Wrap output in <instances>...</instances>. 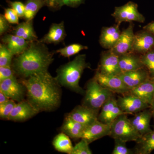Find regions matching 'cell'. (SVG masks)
Instances as JSON below:
<instances>
[{"label": "cell", "mask_w": 154, "mask_h": 154, "mask_svg": "<svg viewBox=\"0 0 154 154\" xmlns=\"http://www.w3.org/2000/svg\"><path fill=\"white\" fill-rule=\"evenodd\" d=\"M149 109L151 110V112L152 117L153 118L154 121V98L153 99L150 105Z\"/></svg>", "instance_id": "43"}, {"label": "cell", "mask_w": 154, "mask_h": 154, "mask_svg": "<svg viewBox=\"0 0 154 154\" xmlns=\"http://www.w3.org/2000/svg\"><path fill=\"white\" fill-rule=\"evenodd\" d=\"M85 0H64V5L71 8H77L85 3Z\"/></svg>", "instance_id": "40"}, {"label": "cell", "mask_w": 154, "mask_h": 154, "mask_svg": "<svg viewBox=\"0 0 154 154\" xmlns=\"http://www.w3.org/2000/svg\"><path fill=\"white\" fill-rule=\"evenodd\" d=\"M118 76L130 90L150 79L148 71L145 67L121 73Z\"/></svg>", "instance_id": "17"}, {"label": "cell", "mask_w": 154, "mask_h": 154, "mask_svg": "<svg viewBox=\"0 0 154 154\" xmlns=\"http://www.w3.org/2000/svg\"><path fill=\"white\" fill-rule=\"evenodd\" d=\"M16 103L14 100L10 99L8 102L0 105V117L2 119H8L9 116Z\"/></svg>", "instance_id": "33"}, {"label": "cell", "mask_w": 154, "mask_h": 154, "mask_svg": "<svg viewBox=\"0 0 154 154\" xmlns=\"http://www.w3.org/2000/svg\"><path fill=\"white\" fill-rule=\"evenodd\" d=\"M52 144L54 149L60 152L71 154L73 149L70 137L62 132L56 136Z\"/></svg>", "instance_id": "27"}, {"label": "cell", "mask_w": 154, "mask_h": 154, "mask_svg": "<svg viewBox=\"0 0 154 154\" xmlns=\"http://www.w3.org/2000/svg\"><path fill=\"white\" fill-rule=\"evenodd\" d=\"M110 125L105 124L99 120L86 127L81 139L89 144L106 136H110Z\"/></svg>", "instance_id": "13"}, {"label": "cell", "mask_w": 154, "mask_h": 154, "mask_svg": "<svg viewBox=\"0 0 154 154\" xmlns=\"http://www.w3.org/2000/svg\"><path fill=\"white\" fill-rule=\"evenodd\" d=\"M45 6L51 9H60L64 5V0H45Z\"/></svg>", "instance_id": "38"}, {"label": "cell", "mask_w": 154, "mask_h": 154, "mask_svg": "<svg viewBox=\"0 0 154 154\" xmlns=\"http://www.w3.org/2000/svg\"><path fill=\"white\" fill-rule=\"evenodd\" d=\"M130 93L150 105L154 98V82L149 79L131 89Z\"/></svg>", "instance_id": "23"}, {"label": "cell", "mask_w": 154, "mask_h": 154, "mask_svg": "<svg viewBox=\"0 0 154 154\" xmlns=\"http://www.w3.org/2000/svg\"><path fill=\"white\" fill-rule=\"evenodd\" d=\"M89 67L85 54H80L71 61L60 67L57 70L56 79L61 87L77 94H85V91L79 84L83 72Z\"/></svg>", "instance_id": "3"}, {"label": "cell", "mask_w": 154, "mask_h": 154, "mask_svg": "<svg viewBox=\"0 0 154 154\" xmlns=\"http://www.w3.org/2000/svg\"><path fill=\"white\" fill-rule=\"evenodd\" d=\"M112 16L116 22L120 24L122 22H137L143 23L145 18L138 10L137 4L129 2L124 5L115 8Z\"/></svg>", "instance_id": "6"}, {"label": "cell", "mask_w": 154, "mask_h": 154, "mask_svg": "<svg viewBox=\"0 0 154 154\" xmlns=\"http://www.w3.org/2000/svg\"><path fill=\"white\" fill-rule=\"evenodd\" d=\"M2 40L14 55H18L24 52L30 42L14 34H7L3 36Z\"/></svg>", "instance_id": "20"}, {"label": "cell", "mask_w": 154, "mask_h": 154, "mask_svg": "<svg viewBox=\"0 0 154 154\" xmlns=\"http://www.w3.org/2000/svg\"><path fill=\"white\" fill-rule=\"evenodd\" d=\"M24 18L27 21L33 20L38 11L45 6V0H27L25 4Z\"/></svg>", "instance_id": "28"}, {"label": "cell", "mask_w": 154, "mask_h": 154, "mask_svg": "<svg viewBox=\"0 0 154 154\" xmlns=\"http://www.w3.org/2000/svg\"><path fill=\"white\" fill-rule=\"evenodd\" d=\"M38 113L29 102L22 101L16 104L8 120L15 122L25 121Z\"/></svg>", "instance_id": "15"}, {"label": "cell", "mask_w": 154, "mask_h": 154, "mask_svg": "<svg viewBox=\"0 0 154 154\" xmlns=\"http://www.w3.org/2000/svg\"><path fill=\"white\" fill-rule=\"evenodd\" d=\"M134 149L135 154H150L154 150V130L142 136L136 142Z\"/></svg>", "instance_id": "26"}, {"label": "cell", "mask_w": 154, "mask_h": 154, "mask_svg": "<svg viewBox=\"0 0 154 154\" xmlns=\"http://www.w3.org/2000/svg\"><path fill=\"white\" fill-rule=\"evenodd\" d=\"M116 101L119 108L127 115L135 114L150 107L148 103L130 93L118 96Z\"/></svg>", "instance_id": "7"}, {"label": "cell", "mask_w": 154, "mask_h": 154, "mask_svg": "<svg viewBox=\"0 0 154 154\" xmlns=\"http://www.w3.org/2000/svg\"><path fill=\"white\" fill-rule=\"evenodd\" d=\"M127 115L119 116L112 122L110 136L114 139H119L126 142H137L141 136L133 126Z\"/></svg>", "instance_id": "5"}, {"label": "cell", "mask_w": 154, "mask_h": 154, "mask_svg": "<svg viewBox=\"0 0 154 154\" xmlns=\"http://www.w3.org/2000/svg\"><path fill=\"white\" fill-rule=\"evenodd\" d=\"M10 99H9L8 96L3 94L2 92H0V105L5 103Z\"/></svg>", "instance_id": "42"}, {"label": "cell", "mask_w": 154, "mask_h": 154, "mask_svg": "<svg viewBox=\"0 0 154 154\" xmlns=\"http://www.w3.org/2000/svg\"><path fill=\"white\" fill-rule=\"evenodd\" d=\"M143 29L150 32L154 35V22H151L146 25L143 27Z\"/></svg>", "instance_id": "41"}, {"label": "cell", "mask_w": 154, "mask_h": 154, "mask_svg": "<svg viewBox=\"0 0 154 154\" xmlns=\"http://www.w3.org/2000/svg\"><path fill=\"white\" fill-rule=\"evenodd\" d=\"M154 49V35L144 30L135 35L131 52L143 54Z\"/></svg>", "instance_id": "16"}, {"label": "cell", "mask_w": 154, "mask_h": 154, "mask_svg": "<svg viewBox=\"0 0 154 154\" xmlns=\"http://www.w3.org/2000/svg\"><path fill=\"white\" fill-rule=\"evenodd\" d=\"M89 143L83 139L73 147L71 154H92V152L89 148Z\"/></svg>", "instance_id": "34"}, {"label": "cell", "mask_w": 154, "mask_h": 154, "mask_svg": "<svg viewBox=\"0 0 154 154\" xmlns=\"http://www.w3.org/2000/svg\"><path fill=\"white\" fill-rule=\"evenodd\" d=\"M7 2L12 9H14L19 17H24L25 5L20 2H11L7 0Z\"/></svg>", "instance_id": "35"}, {"label": "cell", "mask_w": 154, "mask_h": 154, "mask_svg": "<svg viewBox=\"0 0 154 154\" xmlns=\"http://www.w3.org/2000/svg\"><path fill=\"white\" fill-rule=\"evenodd\" d=\"M119 67L121 73L136 70L145 67L140 56L133 52H129L119 56Z\"/></svg>", "instance_id": "21"}, {"label": "cell", "mask_w": 154, "mask_h": 154, "mask_svg": "<svg viewBox=\"0 0 154 154\" xmlns=\"http://www.w3.org/2000/svg\"><path fill=\"white\" fill-rule=\"evenodd\" d=\"M150 80L154 82V76L150 78Z\"/></svg>", "instance_id": "44"}, {"label": "cell", "mask_w": 154, "mask_h": 154, "mask_svg": "<svg viewBox=\"0 0 154 154\" xmlns=\"http://www.w3.org/2000/svg\"><path fill=\"white\" fill-rule=\"evenodd\" d=\"M126 114L121 110L113 96L107 100L101 108L98 120L105 124L111 125L116 119L122 114Z\"/></svg>", "instance_id": "12"}, {"label": "cell", "mask_w": 154, "mask_h": 154, "mask_svg": "<svg viewBox=\"0 0 154 154\" xmlns=\"http://www.w3.org/2000/svg\"><path fill=\"white\" fill-rule=\"evenodd\" d=\"M115 145L112 154H133L134 150L128 149L126 146V142L119 139H114Z\"/></svg>", "instance_id": "32"}, {"label": "cell", "mask_w": 154, "mask_h": 154, "mask_svg": "<svg viewBox=\"0 0 154 154\" xmlns=\"http://www.w3.org/2000/svg\"><path fill=\"white\" fill-rule=\"evenodd\" d=\"M120 24L110 27H103L101 30L99 43L105 49H112L117 43L121 32L119 28Z\"/></svg>", "instance_id": "19"}, {"label": "cell", "mask_w": 154, "mask_h": 154, "mask_svg": "<svg viewBox=\"0 0 154 154\" xmlns=\"http://www.w3.org/2000/svg\"><path fill=\"white\" fill-rule=\"evenodd\" d=\"M53 55L44 43L37 40L30 42L28 48L14 59V71L24 79L48 71L54 60Z\"/></svg>", "instance_id": "2"}, {"label": "cell", "mask_w": 154, "mask_h": 154, "mask_svg": "<svg viewBox=\"0 0 154 154\" xmlns=\"http://www.w3.org/2000/svg\"><path fill=\"white\" fill-rule=\"evenodd\" d=\"M66 36L64 22H62L53 24L48 33L39 41L44 44H58L63 41Z\"/></svg>", "instance_id": "22"}, {"label": "cell", "mask_w": 154, "mask_h": 154, "mask_svg": "<svg viewBox=\"0 0 154 154\" xmlns=\"http://www.w3.org/2000/svg\"><path fill=\"white\" fill-rule=\"evenodd\" d=\"M144 66L148 71L150 78L154 76V49L140 56Z\"/></svg>", "instance_id": "30"}, {"label": "cell", "mask_w": 154, "mask_h": 154, "mask_svg": "<svg viewBox=\"0 0 154 154\" xmlns=\"http://www.w3.org/2000/svg\"><path fill=\"white\" fill-rule=\"evenodd\" d=\"M102 74L117 76L121 73L119 56L110 50L102 54L98 69Z\"/></svg>", "instance_id": "9"}, {"label": "cell", "mask_w": 154, "mask_h": 154, "mask_svg": "<svg viewBox=\"0 0 154 154\" xmlns=\"http://www.w3.org/2000/svg\"><path fill=\"white\" fill-rule=\"evenodd\" d=\"M14 56L5 45L0 44V66H11Z\"/></svg>", "instance_id": "31"}, {"label": "cell", "mask_w": 154, "mask_h": 154, "mask_svg": "<svg viewBox=\"0 0 154 154\" xmlns=\"http://www.w3.org/2000/svg\"><path fill=\"white\" fill-rule=\"evenodd\" d=\"M13 33L30 42L37 41L38 38L33 29V20H26L18 24L14 27Z\"/></svg>", "instance_id": "25"}, {"label": "cell", "mask_w": 154, "mask_h": 154, "mask_svg": "<svg viewBox=\"0 0 154 154\" xmlns=\"http://www.w3.org/2000/svg\"><path fill=\"white\" fill-rule=\"evenodd\" d=\"M86 127V125L66 116L61 127V131L70 138L81 139Z\"/></svg>", "instance_id": "24"}, {"label": "cell", "mask_w": 154, "mask_h": 154, "mask_svg": "<svg viewBox=\"0 0 154 154\" xmlns=\"http://www.w3.org/2000/svg\"><path fill=\"white\" fill-rule=\"evenodd\" d=\"M25 90V86L22 83H19L15 76L0 82V92L14 101H23Z\"/></svg>", "instance_id": "10"}, {"label": "cell", "mask_w": 154, "mask_h": 154, "mask_svg": "<svg viewBox=\"0 0 154 154\" xmlns=\"http://www.w3.org/2000/svg\"><path fill=\"white\" fill-rule=\"evenodd\" d=\"M99 112L82 105L76 106L66 116L87 126L98 120Z\"/></svg>", "instance_id": "14"}, {"label": "cell", "mask_w": 154, "mask_h": 154, "mask_svg": "<svg viewBox=\"0 0 154 154\" xmlns=\"http://www.w3.org/2000/svg\"><path fill=\"white\" fill-rule=\"evenodd\" d=\"M94 77L102 87L113 94L124 95L130 93V89L118 75H107L96 71Z\"/></svg>", "instance_id": "8"}, {"label": "cell", "mask_w": 154, "mask_h": 154, "mask_svg": "<svg viewBox=\"0 0 154 154\" xmlns=\"http://www.w3.org/2000/svg\"><path fill=\"white\" fill-rule=\"evenodd\" d=\"M28 101L38 112L51 111L60 105L61 86L48 71L36 73L22 79Z\"/></svg>", "instance_id": "1"}, {"label": "cell", "mask_w": 154, "mask_h": 154, "mask_svg": "<svg viewBox=\"0 0 154 154\" xmlns=\"http://www.w3.org/2000/svg\"><path fill=\"white\" fill-rule=\"evenodd\" d=\"M88 47L78 43L70 45L63 48H60L56 51V52L59 53L62 56L69 57L72 56L79 53L83 50L88 49Z\"/></svg>", "instance_id": "29"}, {"label": "cell", "mask_w": 154, "mask_h": 154, "mask_svg": "<svg viewBox=\"0 0 154 154\" xmlns=\"http://www.w3.org/2000/svg\"><path fill=\"white\" fill-rule=\"evenodd\" d=\"M15 72L11 66H0V82L15 76Z\"/></svg>", "instance_id": "37"}, {"label": "cell", "mask_w": 154, "mask_h": 154, "mask_svg": "<svg viewBox=\"0 0 154 154\" xmlns=\"http://www.w3.org/2000/svg\"><path fill=\"white\" fill-rule=\"evenodd\" d=\"M4 17L9 23L14 24H19V16L13 9H5Z\"/></svg>", "instance_id": "36"}, {"label": "cell", "mask_w": 154, "mask_h": 154, "mask_svg": "<svg viewBox=\"0 0 154 154\" xmlns=\"http://www.w3.org/2000/svg\"><path fill=\"white\" fill-rule=\"evenodd\" d=\"M9 22L4 17V15L1 14L0 15V35L2 36L9 28Z\"/></svg>", "instance_id": "39"}, {"label": "cell", "mask_w": 154, "mask_h": 154, "mask_svg": "<svg viewBox=\"0 0 154 154\" xmlns=\"http://www.w3.org/2000/svg\"><path fill=\"white\" fill-rule=\"evenodd\" d=\"M134 24L131 22L126 29L121 32L117 43L112 48L111 51L118 56L131 52L135 35L134 32Z\"/></svg>", "instance_id": "11"}, {"label": "cell", "mask_w": 154, "mask_h": 154, "mask_svg": "<svg viewBox=\"0 0 154 154\" xmlns=\"http://www.w3.org/2000/svg\"><path fill=\"white\" fill-rule=\"evenodd\" d=\"M152 118L150 109H146L135 113L129 119L131 122L141 136L151 132V119Z\"/></svg>", "instance_id": "18"}, {"label": "cell", "mask_w": 154, "mask_h": 154, "mask_svg": "<svg viewBox=\"0 0 154 154\" xmlns=\"http://www.w3.org/2000/svg\"><path fill=\"white\" fill-rule=\"evenodd\" d=\"M114 94L102 87L94 77L88 81L86 85L82 105L94 110H99Z\"/></svg>", "instance_id": "4"}]
</instances>
